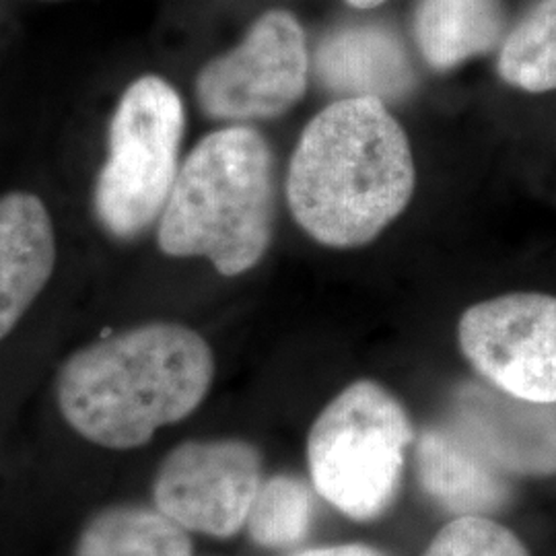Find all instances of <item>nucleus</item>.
<instances>
[{
    "label": "nucleus",
    "mask_w": 556,
    "mask_h": 556,
    "mask_svg": "<svg viewBox=\"0 0 556 556\" xmlns=\"http://www.w3.org/2000/svg\"><path fill=\"white\" fill-rule=\"evenodd\" d=\"M307 75L303 27L287 11H268L233 50L202 66L197 98L208 118L233 124L277 118L303 98Z\"/></svg>",
    "instance_id": "nucleus-6"
},
{
    "label": "nucleus",
    "mask_w": 556,
    "mask_h": 556,
    "mask_svg": "<svg viewBox=\"0 0 556 556\" xmlns=\"http://www.w3.org/2000/svg\"><path fill=\"white\" fill-rule=\"evenodd\" d=\"M450 431L501 475H556V402H532L489 381H468L452 397Z\"/></svg>",
    "instance_id": "nucleus-9"
},
{
    "label": "nucleus",
    "mask_w": 556,
    "mask_h": 556,
    "mask_svg": "<svg viewBox=\"0 0 556 556\" xmlns=\"http://www.w3.org/2000/svg\"><path fill=\"white\" fill-rule=\"evenodd\" d=\"M478 374L511 396L556 402V298L511 293L472 305L457 326Z\"/></svg>",
    "instance_id": "nucleus-8"
},
{
    "label": "nucleus",
    "mask_w": 556,
    "mask_h": 556,
    "mask_svg": "<svg viewBox=\"0 0 556 556\" xmlns=\"http://www.w3.org/2000/svg\"><path fill=\"white\" fill-rule=\"evenodd\" d=\"M503 80L530 93L556 89V0H538L505 38L498 54Z\"/></svg>",
    "instance_id": "nucleus-15"
},
{
    "label": "nucleus",
    "mask_w": 556,
    "mask_h": 556,
    "mask_svg": "<svg viewBox=\"0 0 556 556\" xmlns=\"http://www.w3.org/2000/svg\"><path fill=\"white\" fill-rule=\"evenodd\" d=\"M262 482V456L252 443L190 439L161 459L151 503L192 536L229 540L245 530Z\"/></svg>",
    "instance_id": "nucleus-7"
},
{
    "label": "nucleus",
    "mask_w": 556,
    "mask_h": 556,
    "mask_svg": "<svg viewBox=\"0 0 556 556\" xmlns=\"http://www.w3.org/2000/svg\"><path fill=\"white\" fill-rule=\"evenodd\" d=\"M422 556H530L521 540L493 519L459 516L447 523Z\"/></svg>",
    "instance_id": "nucleus-17"
},
{
    "label": "nucleus",
    "mask_w": 556,
    "mask_h": 556,
    "mask_svg": "<svg viewBox=\"0 0 556 556\" xmlns=\"http://www.w3.org/2000/svg\"><path fill=\"white\" fill-rule=\"evenodd\" d=\"M353 7H358V9H371V7H378L381 4L383 0H349Z\"/></svg>",
    "instance_id": "nucleus-19"
},
{
    "label": "nucleus",
    "mask_w": 556,
    "mask_h": 556,
    "mask_svg": "<svg viewBox=\"0 0 556 556\" xmlns=\"http://www.w3.org/2000/svg\"><path fill=\"white\" fill-rule=\"evenodd\" d=\"M293 556H386L376 548L365 544H340V546H324V548H312L303 551Z\"/></svg>",
    "instance_id": "nucleus-18"
},
{
    "label": "nucleus",
    "mask_w": 556,
    "mask_h": 556,
    "mask_svg": "<svg viewBox=\"0 0 556 556\" xmlns=\"http://www.w3.org/2000/svg\"><path fill=\"white\" fill-rule=\"evenodd\" d=\"M206 338L178 321H144L73 351L54 378L64 427L83 443L128 454L194 415L215 381Z\"/></svg>",
    "instance_id": "nucleus-1"
},
{
    "label": "nucleus",
    "mask_w": 556,
    "mask_h": 556,
    "mask_svg": "<svg viewBox=\"0 0 556 556\" xmlns=\"http://www.w3.org/2000/svg\"><path fill=\"white\" fill-rule=\"evenodd\" d=\"M503 29L501 0H422L415 21L418 48L439 71L491 52Z\"/></svg>",
    "instance_id": "nucleus-14"
},
{
    "label": "nucleus",
    "mask_w": 556,
    "mask_h": 556,
    "mask_svg": "<svg viewBox=\"0 0 556 556\" xmlns=\"http://www.w3.org/2000/svg\"><path fill=\"white\" fill-rule=\"evenodd\" d=\"M418 480L427 495L456 516H484L505 505L509 486L486 459L447 431H427L417 443Z\"/></svg>",
    "instance_id": "nucleus-12"
},
{
    "label": "nucleus",
    "mask_w": 556,
    "mask_h": 556,
    "mask_svg": "<svg viewBox=\"0 0 556 556\" xmlns=\"http://www.w3.org/2000/svg\"><path fill=\"white\" fill-rule=\"evenodd\" d=\"M157 243L174 258H206L239 277L264 258L275 227V161L258 130L233 124L206 135L179 165Z\"/></svg>",
    "instance_id": "nucleus-3"
},
{
    "label": "nucleus",
    "mask_w": 556,
    "mask_h": 556,
    "mask_svg": "<svg viewBox=\"0 0 556 556\" xmlns=\"http://www.w3.org/2000/svg\"><path fill=\"white\" fill-rule=\"evenodd\" d=\"M314 523L312 491L293 477L266 478L254 498L245 530L262 548H291L303 542Z\"/></svg>",
    "instance_id": "nucleus-16"
},
{
    "label": "nucleus",
    "mask_w": 556,
    "mask_h": 556,
    "mask_svg": "<svg viewBox=\"0 0 556 556\" xmlns=\"http://www.w3.org/2000/svg\"><path fill=\"white\" fill-rule=\"evenodd\" d=\"M415 192L410 144L383 101L342 98L319 112L289 165V208L307 236L358 248L402 215Z\"/></svg>",
    "instance_id": "nucleus-2"
},
{
    "label": "nucleus",
    "mask_w": 556,
    "mask_h": 556,
    "mask_svg": "<svg viewBox=\"0 0 556 556\" xmlns=\"http://www.w3.org/2000/svg\"><path fill=\"white\" fill-rule=\"evenodd\" d=\"M71 556H194V542L153 503L114 501L83 519Z\"/></svg>",
    "instance_id": "nucleus-13"
},
{
    "label": "nucleus",
    "mask_w": 556,
    "mask_h": 556,
    "mask_svg": "<svg viewBox=\"0 0 556 556\" xmlns=\"http://www.w3.org/2000/svg\"><path fill=\"white\" fill-rule=\"evenodd\" d=\"M316 73L324 87L342 98L386 103L404 98L413 87V66L402 41L378 25L346 27L321 41Z\"/></svg>",
    "instance_id": "nucleus-11"
},
{
    "label": "nucleus",
    "mask_w": 556,
    "mask_h": 556,
    "mask_svg": "<svg viewBox=\"0 0 556 556\" xmlns=\"http://www.w3.org/2000/svg\"><path fill=\"white\" fill-rule=\"evenodd\" d=\"M186 110L174 85L142 75L119 96L108 126L93 211L110 238L130 241L157 223L179 174Z\"/></svg>",
    "instance_id": "nucleus-4"
},
{
    "label": "nucleus",
    "mask_w": 556,
    "mask_h": 556,
    "mask_svg": "<svg viewBox=\"0 0 556 556\" xmlns=\"http://www.w3.org/2000/svg\"><path fill=\"white\" fill-rule=\"evenodd\" d=\"M413 438L396 397L376 381H357L324 408L309 431L312 482L344 516L371 521L396 497Z\"/></svg>",
    "instance_id": "nucleus-5"
},
{
    "label": "nucleus",
    "mask_w": 556,
    "mask_h": 556,
    "mask_svg": "<svg viewBox=\"0 0 556 556\" xmlns=\"http://www.w3.org/2000/svg\"><path fill=\"white\" fill-rule=\"evenodd\" d=\"M59 258L46 202L23 190L0 197V344L46 291Z\"/></svg>",
    "instance_id": "nucleus-10"
}]
</instances>
